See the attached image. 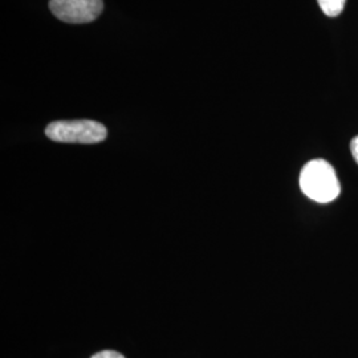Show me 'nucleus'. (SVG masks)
<instances>
[{
	"instance_id": "f257e3e1",
	"label": "nucleus",
	"mask_w": 358,
	"mask_h": 358,
	"mask_svg": "<svg viewBox=\"0 0 358 358\" xmlns=\"http://www.w3.org/2000/svg\"><path fill=\"white\" fill-rule=\"evenodd\" d=\"M301 192L315 202L328 203L341 192L340 182L332 165L324 159L309 161L300 174Z\"/></svg>"
},
{
	"instance_id": "f03ea898",
	"label": "nucleus",
	"mask_w": 358,
	"mask_h": 358,
	"mask_svg": "<svg viewBox=\"0 0 358 358\" xmlns=\"http://www.w3.org/2000/svg\"><path fill=\"white\" fill-rule=\"evenodd\" d=\"M47 137L55 142L63 143H99L103 142L108 131L103 124L92 120L56 121L45 129Z\"/></svg>"
},
{
	"instance_id": "7ed1b4c3",
	"label": "nucleus",
	"mask_w": 358,
	"mask_h": 358,
	"mask_svg": "<svg viewBox=\"0 0 358 358\" xmlns=\"http://www.w3.org/2000/svg\"><path fill=\"white\" fill-rule=\"evenodd\" d=\"M52 13L69 24H85L94 22L103 10V0H51Z\"/></svg>"
},
{
	"instance_id": "20e7f679",
	"label": "nucleus",
	"mask_w": 358,
	"mask_h": 358,
	"mask_svg": "<svg viewBox=\"0 0 358 358\" xmlns=\"http://www.w3.org/2000/svg\"><path fill=\"white\" fill-rule=\"evenodd\" d=\"M321 11L329 17H336L343 13L346 0H317Z\"/></svg>"
},
{
	"instance_id": "39448f33",
	"label": "nucleus",
	"mask_w": 358,
	"mask_h": 358,
	"mask_svg": "<svg viewBox=\"0 0 358 358\" xmlns=\"http://www.w3.org/2000/svg\"><path fill=\"white\" fill-rule=\"evenodd\" d=\"M92 358H125L121 353L115 352V350H103L96 353Z\"/></svg>"
},
{
	"instance_id": "423d86ee",
	"label": "nucleus",
	"mask_w": 358,
	"mask_h": 358,
	"mask_svg": "<svg viewBox=\"0 0 358 358\" xmlns=\"http://www.w3.org/2000/svg\"><path fill=\"white\" fill-rule=\"evenodd\" d=\"M350 152H352L355 161L358 164V136L350 142Z\"/></svg>"
}]
</instances>
